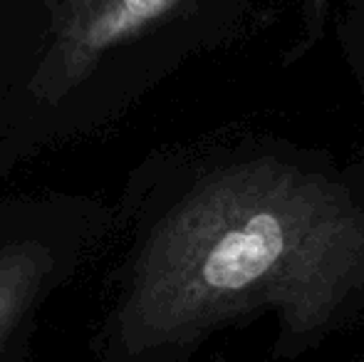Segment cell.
Instances as JSON below:
<instances>
[{
    "label": "cell",
    "instance_id": "obj_1",
    "mask_svg": "<svg viewBox=\"0 0 364 362\" xmlns=\"http://www.w3.org/2000/svg\"><path fill=\"white\" fill-rule=\"evenodd\" d=\"M255 320L273 325L280 362L364 320V161L278 137L208 156L149 231L117 343L181 360Z\"/></svg>",
    "mask_w": 364,
    "mask_h": 362
},
{
    "label": "cell",
    "instance_id": "obj_2",
    "mask_svg": "<svg viewBox=\"0 0 364 362\" xmlns=\"http://www.w3.org/2000/svg\"><path fill=\"white\" fill-rule=\"evenodd\" d=\"M196 0H48L50 48L33 87L43 100L75 90L109 50L181 18Z\"/></svg>",
    "mask_w": 364,
    "mask_h": 362
},
{
    "label": "cell",
    "instance_id": "obj_3",
    "mask_svg": "<svg viewBox=\"0 0 364 362\" xmlns=\"http://www.w3.org/2000/svg\"><path fill=\"white\" fill-rule=\"evenodd\" d=\"M50 271L53 256L40 243L0 246V343L30 308Z\"/></svg>",
    "mask_w": 364,
    "mask_h": 362
},
{
    "label": "cell",
    "instance_id": "obj_4",
    "mask_svg": "<svg viewBox=\"0 0 364 362\" xmlns=\"http://www.w3.org/2000/svg\"><path fill=\"white\" fill-rule=\"evenodd\" d=\"M337 38H340V50L352 75V82L364 102V0H342Z\"/></svg>",
    "mask_w": 364,
    "mask_h": 362
},
{
    "label": "cell",
    "instance_id": "obj_5",
    "mask_svg": "<svg viewBox=\"0 0 364 362\" xmlns=\"http://www.w3.org/2000/svg\"><path fill=\"white\" fill-rule=\"evenodd\" d=\"M352 362H364V355H360V358H355V360H352Z\"/></svg>",
    "mask_w": 364,
    "mask_h": 362
}]
</instances>
